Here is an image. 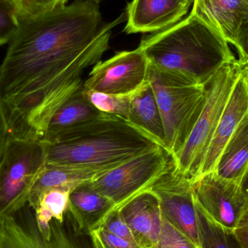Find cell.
<instances>
[{"label": "cell", "mask_w": 248, "mask_h": 248, "mask_svg": "<svg viewBox=\"0 0 248 248\" xmlns=\"http://www.w3.org/2000/svg\"><path fill=\"white\" fill-rule=\"evenodd\" d=\"M124 14L105 23L98 4L75 0L20 20L0 64V97L10 137L42 141L56 110L84 84L82 76L108 50Z\"/></svg>", "instance_id": "6da1fadb"}, {"label": "cell", "mask_w": 248, "mask_h": 248, "mask_svg": "<svg viewBox=\"0 0 248 248\" xmlns=\"http://www.w3.org/2000/svg\"><path fill=\"white\" fill-rule=\"evenodd\" d=\"M44 143L46 165L99 173H106L160 147L153 137L128 121L108 113Z\"/></svg>", "instance_id": "7a4b0ae2"}, {"label": "cell", "mask_w": 248, "mask_h": 248, "mask_svg": "<svg viewBox=\"0 0 248 248\" xmlns=\"http://www.w3.org/2000/svg\"><path fill=\"white\" fill-rule=\"evenodd\" d=\"M138 48L150 63L198 85L237 60L227 41L191 14L144 38Z\"/></svg>", "instance_id": "3957f363"}, {"label": "cell", "mask_w": 248, "mask_h": 248, "mask_svg": "<svg viewBox=\"0 0 248 248\" xmlns=\"http://www.w3.org/2000/svg\"><path fill=\"white\" fill-rule=\"evenodd\" d=\"M147 79L163 119L165 150L174 157L185 145L202 111L205 85L193 84L151 63Z\"/></svg>", "instance_id": "277c9868"}, {"label": "cell", "mask_w": 248, "mask_h": 248, "mask_svg": "<svg viewBox=\"0 0 248 248\" xmlns=\"http://www.w3.org/2000/svg\"><path fill=\"white\" fill-rule=\"evenodd\" d=\"M236 61L224 65L205 84V102L201 115L182 150L172 157L174 171L192 182L201 175L217 125L240 76Z\"/></svg>", "instance_id": "5b68a950"}, {"label": "cell", "mask_w": 248, "mask_h": 248, "mask_svg": "<svg viewBox=\"0 0 248 248\" xmlns=\"http://www.w3.org/2000/svg\"><path fill=\"white\" fill-rule=\"evenodd\" d=\"M45 166L43 141L8 137L0 157V221L27 205L32 186Z\"/></svg>", "instance_id": "8992f818"}, {"label": "cell", "mask_w": 248, "mask_h": 248, "mask_svg": "<svg viewBox=\"0 0 248 248\" xmlns=\"http://www.w3.org/2000/svg\"><path fill=\"white\" fill-rule=\"evenodd\" d=\"M172 166L171 156L158 147L87 181V183L119 208L137 194L150 189Z\"/></svg>", "instance_id": "52a82bcc"}, {"label": "cell", "mask_w": 248, "mask_h": 248, "mask_svg": "<svg viewBox=\"0 0 248 248\" xmlns=\"http://www.w3.org/2000/svg\"><path fill=\"white\" fill-rule=\"evenodd\" d=\"M0 248H95L90 234L78 232L68 211L62 221L52 220L50 234L39 230L34 211L29 205L0 221Z\"/></svg>", "instance_id": "ba28073f"}, {"label": "cell", "mask_w": 248, "mask_h": 248, "mask_svg": "<svg viewBox=\"0 0 248 248\" xmlns=\"http://www.w3.org/2000/svg\"><path fill=\"white\" fill-rule=\"evenodd\" d=\"M194 198L211 220L234 231L248 209L247 197L240 184L224 179L215 171L201 175L193 181Z\"/></svg>", "instance_id": "9c48e42d"}, {"label": "cell", "mask_w": 248, "mask_h": 248, "mask_svg": "<svg viewBox=\"0 0 248 248\" xmlns=\"http://www.w3.org/2000/svg\"><path fill=\"white\" fill-rule=\"evenodd\" d=\"M148 60L140 49L116 52L107 61H100L90 71L83 87L115 95H129L147 81Z\"/></svg>", "instance_id": "30bf717a"}, {"label": "cell", "mask_w": 248, "mask_h": 248, "mask_svg": "<svg viewBox=\"0 0 248 248\" xmlns=\"http://www.w3.org/2000/svg\"><path fill=\"white\" fill-rule=\"evenodd\" d=\"M193 182L173 166L150 188L160 202L162 216L198 246V218Z\"/></svg>", "instance_id": "8fae6325"}, {"label": "cell", "mask_w": 248, "mask_h": 248, "mask_svg": "<svg viewBox=\"0 0 248 248\" xmlns=\"http://www.w3.org/2000/svg\"><path fill=\"white\" fill-rule=\"evenodd\" d=\"M192 2L190 0H132L127 5L124 31L128 34L161 31L181 21Z\"/></svg>", "instance_id": "7c38bea8"}, {"label": "cell", "mask_w": 248, "mask_h": 248, "mask_svg": "<svg viewBox=\"0 0 248 248\" xmlns=\"http://www.w3.org/2000/svg\"><path fill=\"white\" fill-rule=\"evenodd\" d=\"M117 208L137 244L141 248H154L163 222L160 202L155 194L150 189H146Z\"/></svg>", "instance_id": "4fadbf2b"}, {"label": "cell", "mask_w": 248, "mask_h": 248, "mask_svg": "<svg viewBox=\"0 0 248 248\" xmlns=\"http://www.w3.org/2000/svg\"><path fill=\"white\" fill-rule=\"evenodd\" d=\"M248 113V85L246 78L240 74L217 125L205 156L201 175L215 170L221 152Z\"/></svg>", "instance_id": "5bb4252c"}, {"label": "cell", "mask_w": 248, "mask_h": 248, "mask_svg": "<svg viewBox=\"0 0 248 248\" xmlns=\"http://www.w3.org/2000/svg\"><path fill=\"white\" fill-rule=\"evenodd\" d=\"M248 11V0H193L189 14L234 46L239 26Z\"/></svg>", "instance_id": "9a60e30c"}, {"label": "cell", "mask_w": 248, "mask_h": 248, "mask_svg": "<svg viewBox=\"0 0 248 248\" xmlns=\"http://www.w3.org/2000/svg\"><path fill=\"white\" fill-rule=\"evenodd\" d=\"M115 208L110 200L94 190L87 182L80 184L70 193L68 211L81 234H90Z\"/></svg>", "instance_id": "2e32d148"}, {"label": "cell", "mask_w": 248, "mask_h": 248, "mask_svg": "<svg viewBox=\"0 0 248 248\" xmlns=\"http://www.w3.org/2000/svg\"><path fill=\"white\" fill-rule=\"evenodd\" d=\"M128 122L153 137L166 148V134L160 109L148 79L130 96Z\"/></svg>", "instance_id": "e0dca14e"}, {"label": "cell", "mask_w": 248, "mask_h": 248, "mask_svg": "<svg viewBox=\"0 0 248 248\" xmlns=\"http://www.w3.org/2000/svg\"><path fill=\"white\" fill-rule=\"evenodd\" d=\"M86 97L84 89L67 100L49 120L42 141L51 142L64 131L102 116Z\"/></svg>", "instance_id": "ac0fdd59"}, {"label": "cell", "mask_w": 248, "mask_h": 248, "mask_svg": "<svg viewBox=\"0 0 248 248\" xmlns=\"http://www.w3.org/2000/svg\"><path fill=\"white\" fill-rule=\"evenodd\" d=\"M248 167V113L221 152L214 171L240 184Z\"/></svg>", "instance_id": "d6986e66"}, {"label": "cell", "mask_w": 248, "mask_h": 248, "mask_svg": "<svg viewBox=\"0 0 248 248\" xmlns=\"http://www.w3.org/2000/svg\"><path fill=\"white\" fill-rule=\"evenodd\" d=\"M103 173H105L46 164L32 186L28 205L33 209L39 197L46 191L58 188L74 189L80 184L92 180Z\"/></svg>", "instance_id": "ffe728a7"}, {"label": "cell", "mask_w": 248, "mask_h": 248, "mask_svg": "<svg viewBox=\"0 0 248 248\" xmlns=\"http://www.w3.org/2000/svg\"><path fill=\"white\" fill-rule=\"evenodd\" d=\"M73 189L58 188L44 192L33 208L36 223L41 232L48 237L52 220L62 221L68 211L70 193Z\"/></svg>", "instance_id": "44dd1931"}, {"label": "cell", "mask_w": 248, "mask_h": 248, "mask_svg": "<svg viewBox=\"0 0 248 248\" xmlns=\"http://www.w3.org/2000/svg\"><path fill=\"white\" fill-rule=\"evenodd\" d=\"M195 205L198 218V248H243L234 231L214 222L196 202Z\"/></svg>", "instance_id": "7402d4cb"}, {"label": "cell", "mask_w": 248, "mask_h": 248, "mask_svg": "<svg viewBox=\"0 0 248 248\" xmlns=\"http://www.w3.org/2000/svg\"><path fill=\"white\" fill-rule=\"evenodd\" d=\"M89 101L102 113L114 115L128 121L130 111V96L115 95L96 91H86Z\"/></svg>", "instance_id": "603a6c76"}, {"label": "cell", "mask_w": 248, "mask_h": 248, "mask_svg": "<svg viewBox=\"0 0 248 248\" xmlns=\"http://www.w3.org/2000/svg\"><path fill=\"white\" fill-rule=\"evenodd\" d=\"M68 0H13L19 20L36 18L67 5Z\"/></svg>", "instance_id": "cb8c5ba5"}, {"label": "cell", "mask_w": 248, "mask_h": 248, "mask_svg": "<svg viewBox=\"0 0 248 248\" xmlns=\"http://www.w3.org/2000/svg\"><path fill=\"white\" fill-rule=\"evenodd\" d=\"M19 23L13 0H0V46L10 42L18 29Z\"/></svg>", "instance_id": "d4e9b609"}, {"label": "cell", "mask_w": 248, "mask_h": 248, "mask_svg": "<svg viewBox=\"0 0 248 248\" xmlns=\"http://www.w3.org/2000/svg\"><path fill=\"white\" fill-rule=\"evenodd\" d=\"M153 248H199L163 217L161 231Z\"/></svg>", "instance_id": "484cf974"}, {"label": "cell", "mask_w": 248, "mask_h": 248, "mask_svg": "<svg viewBox=\"0 0 248 248\" xmlns=\"http://www.w3.org/2000/svg\"><path fill=\"white\" fill-rule=\"evenodd\" d=\"M98 227L116 237H121L127 241L136 243L129 227L124 219L119 208L112 210L102 221Z\"/></svg>", "instance_id": "4316f807"}, {"label": "cell", "mask_w": 248, "mask_h": 248, "mask_svg": "<svg viewBox=\"0 0 248 248\" xmlns=\"http://www.w3.org/2000/svg\"><path fill=\"white\" fill-rule=\"evenodd\" d=\"M90 235L95 248H141L137 243L116 237L101 227L93 230Z\"/></svg>", "instance_id": "83f0119b"}, {"label": "cell", "mask_w": 248, "mask_h": 248, "mask_svg": "<svg viewBox=\"0 0 248 248\" xmlns=\"http://www.w3.org/2000/svg\"><path fill=\"white\" fill-rule=\"evenodd\" d=\"M234 47L238 52V62L248 58V11L245 14L239 26Z\"/></svg>", "instance_id": "f1b7e54d"}, {"label": "cell", "mask_w": 248, "mask_h": 248, "mask_svg": "<svg viewBox=\"0 0 248 248\" xmlns=\"http://www.w3.org/2000/svg\"><path fill=\"white\" fill-rule=\"evenodd\" d=\"M234 234L243 248H248V209L234 230Z\"/></svg>", "instance_id": "f546056e"}, {"label": "cell", "mask_w": 248, "mask_h": 248, "mask_svg": "<svg viewBox=\"0 0 248 248\" xmlns=\"http://www.w3.org/2000/svg\"><path fill=\"white\" fill-rule=\"evenodd\" d=\"M9 135V125L5 110L0 97V157L4 151Z\"/></svg>", "instance_id": "4dcf8cb0"}, {"label": "cell", "mask_w": 248, "mask_h": 248, "mask_svg": "<svg viewBox=\"0 0 248 248\" xmlns=\"http://www.w3.org/2000/svg\"><path fill=\"white\" fill-rule=\"evenodd\" d=\"M239 68H240V74L246 78H248V58L244 61H236Z\"/></svg>", "instance_id": "1f68e13d"}, {"label": "cell", "mask_w": 248, "mask_h": 248, "mask_svg": "<svg viewBox=\"0 0 248 248\" xmlns=\"http://www.w3.org/2000/svg\"><path fill=\"white\" fill-rule=\"evenodd\" d=\"M240 186H241L242 189L244 192L245 195L247 197L248 201V167L246 173H244L243 178H242L241 182H240Z\"/></svg>", "instance_id": "d6a6232c"}, {"label": "cell", "mask_w": 248, "mask_h": 248, "mask_svg": "<svg viewBox=\"0 0 248 248\" xmlns=\"http://www.w3.org/2000/svg\"><path fill=\"white\" fill-rule=\"evenodd\" d=\"M87 1H91V2L94 3L96 4H99L103 0H87Z\"/></svg>", "instance_id": "836d02e7"}, {"label": "cell", "mask_w": 248, "mask_h": 248, "mask_svg": "<svg viewBox=\"0 0 248 248\" xmlns=\"http://www.w3.org/2000/svg\"><path fill=\"white\" fill-rule=\"evenodd\" d=\"M244 78H245V77H244ZM246 81H247L248 85V78H246Z\"/></svg>", "instance_id": "e575fe53"}, {"label": "cell", "mask_w": 248, "mask_h": 248, "mask_svg": "<svg viewBox=\"0 0 248 248\" xmlns=\"http://www.w3.org/2000/svg\"></svg>", "instance_id": "d590c367"}, {"label": "cell", "mask_w": 248, "mask_h": 248, "mask_svg": "<svg viewBox=\"0 0 248 248\" xmlns=\"http://www.w3.org/2000/svg\"><path fill=\"white\" fill-rule=\"evenodd\" d=\"M190 1H193V0H190Z\"/></svg>", "instance_id": "8d00e7d4"}, {"label": "cell", "mask_w": 248, "mask_h": 248, "mask_svg": "<svg viewBox=\"0 0 248 248\" xmlns=\"http://www.w3.org/2000/svg\"></svg>", "instance_id": "74e56055"}]
</instances>
